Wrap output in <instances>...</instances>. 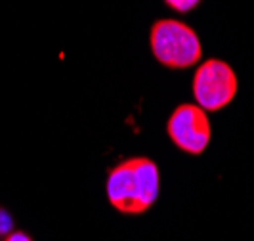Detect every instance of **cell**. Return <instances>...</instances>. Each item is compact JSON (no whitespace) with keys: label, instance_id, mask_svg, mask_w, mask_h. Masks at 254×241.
<instances>
[{"label":"cell","instance_id":"cell-1","mask_svg":"<svg viewBox=\"0 0 254 241\" xmlns=\"http://www.w3.org/2000/svg\"><path fill=\"white\" fill-rule=\"evenodd\" d=\"M107 199L123 215H143L159 195V166L149 157H128L107 174Z\"/></svg>","mask_w":254,"mask_h":241},{"label":"cell","instance_id":"cell-2","mask_svg":"<svg viewBox=\"0 0 254 241\" xmlns=\"http://www.w3.org/2000/svg\"><path fill=\"white\" fill-rule=\"evenodd\" d=\"M149 44L155 60L168 69H188L203 58V46L195 29L178 19L155 21Z\"/></svg>","mask_w":254,"mask_h":241},{"label":"cell","instance_id":"cell-3","mask_svg":"<svg viewBox=\"0 0 254 241\" xmlns=\"http://www.w3.org/2000/svg\"><path fill=\"white\" fill-rule=\"evenodd\" d=\"M191 88L197 105L208 113V111H220L235 100L239 80L231 65L226 64L224 60L212 58L197 67Z\"/></svg>","mask_w":254,"mask_h":241},{"label":"cell","instance_id":"cell-4","mask_svg":"<svg viewBox=\"0 0 254 241\" xmlns=\"http://www.w3.org/2000/svg\"><path fill=\"white\" fill-rule=\"evenodd\" d=\"M166 132L172 144L188 155H201L212 138L208 113L197 103L178 105L166 123Z\"/></svg>","mask_w":254,"mask_h":241},{"label":"cell","instance_id":"cell-5","mask_svg":"<svg viewBox=\"0 0 254 241\" xmlns=\"http://www.w3.org/2000/svg\"><path fill=\"white\" fill-rule=\"evenodd\" d=\"M165 2L168 8H172V10H176L180 13H186L191 12L193 8H197L201 0H165Z\"/></svg>","mask_w":254,"mask_h":241},{"label":"cell","instance_id":"cell-6","mask_svg":"<svg viewBox=\"0 0 254 241\" xmlns=\"http://www.w3.org/2000/svg\"><path fill=\"white\" fill-rule=\"evenodd\" d=\"M10 232H13V218L8 211L0 209V238H6Z\"/></svg>","mask_w":254,"mask_h":241},{"label":"cell","instance_id":"cell-7","mask_svg":"<svg viewBox=\"0 0 254 241\" xmlns=\"http://www.w3.org/2000/svg\"><path fill=\"white\" fill-rule=\"evenodd\" d=\"M4 241H33V238L29 234H25V232H10L4 238Z\"/></svg>","mask_w":254,"mask_h":241}]
</instances>
